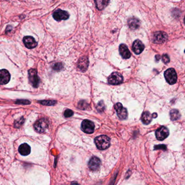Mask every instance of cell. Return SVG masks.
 I'll return each mask as SVG.
<instances>
[{
	"label": "cell",
	"instance_id": "obj_1",
	"mask_svg": "<svg viewBox=\"0 0 185 185\" xmlns=\"http://www.w3.org/2000/svg\"><path fill=\"white\" fill-rule=\"evenodd\" d=\"M95 144L99 150L107 149L110 145V139L106 135H101L96 137Z\"/></svg>",
	"mask_w": 185,
	"mask_h": 185
},
{
	"label": "cell",
	"instance_id": "obj_2",
	"mask_svg": "<svg viewBox=\"0 0 185 185\" xmlns=\"http://www.w3.org/2000/svg\"><path fill=\"white\" fill-rule=\"evenodd\" d=\"M48 127L49 122L46 119H40L34 125L35 130L38 133H45L48 129Z\"/></svg>",
	"mask_w": 185,
	"mask_h": 185
},
{
	"label": "cell",
	"instance_id": "obj_3",
	"mask_svg": "<svg viewBox=\"0 0 185 185\" xmlns=\"http://www.w3.org/2000/svg\"><path fill=\"white\" fill-rule=\"evenodd\" d=\"M164 76L166 80L169 84H174L177 82V75L174 69L172 68L168 69L165 71Z\"/></svg>",
	"mask_w": 185,
	"mask_h": 185
},
{
	"label": "cell",
	"instance_id": "obj_4",
	"mask_svg": "<svg viewBox=\"0 0 185 185\" xmlns=\"http://www.w3.org/2000/svg\"><path fill=\"white\" fill-rule=\"evenodd\" d=\"M29 81L33 87H38L39 85V78L37 74V71L34 69H30L28 71Z\"/></svg>",
	"mask_w": 185,
	"mask_h": 185
},
{
	"label": "cell",
	"instance_id": "obj_5",
	"mask_svg": "<svg viewBox=\"0 0 185 185\" xmlns=\"http://www.w3.org/2000/svg\"><path fill=\"white\" fill-rule=\"evenodd\" d=\"M123 77L119 73L115 72L111 74L108 78V82L110 84L117 85L122 82Z\"/></svg>",
	"mask_w": 185,
	"mask_h": 185
},
{
	"label": "cell",
	"instance_id": "obj_6",
	"mask_svg": "<svg viewBox=\"0 0 185 185\" xmlns=\"http://www.w3.org/2000/svg\"><path fill=\"white\" fill-rule=\"evenodd\" d=\"M82 130L87 134H92L95 130V124L88 119H85L82 123Z\"/></svg>",
	"mask_w": 185,
	"mask_h": 185
},
{
	"label": "cell",
	"instance_id": "obj_7",
	"mask_svg": "<svg viewBox=\"0 0 185 185\" xmlns=\"http://www.w3.org/2000/svg\"><path fill=\"white\" fill-rule=\"evenodd\" d=\"M168 35L162 31H159L154 33L153 36V41L155 44H163L167 40Z\"/></svg>",
	"mask_w": 185,
	"mask_h": 185
},
{
	"label": "cell",
	"instance_id": "obj_8",
	"mask_svg": "<svg viewBox=\"0 0 185 185\" xmlns=\"http://www.w3.org/2000/svg\"><path fill=\"white\" fill-rule=\"evenodd\" d=\"M115 108L119 119L123 120L127 119L128 111L127 109L124 108L121 103H117L115 105Z\"/></svg>",
	"mask_w": 185,
	"mask_h": 185
},
{
	"label": "cell",
	"instance_id": "obj_9",
	"mask_svg": "<svg viewBox=\"0 0 185 185\" xmlns=\"http://www.w3.org/2000/svg\"><path fill=\"white\" fill-rule=\"evenodd\" d=\"M69 14L66 11L58 9L56 10L53 15V18L57 21L61 20H66L69 18Z\"/></svg>",
	"mask_w": 185,
	"mask_h": 185
},
{
	"label": "cell",
	"instance_id": "obj_10",
	"mask_svg": "<svg viewBox=\"0 0 185 185\" xmlns=\"http://www.w3.org/2000/svg\"><path fill=\"white\" fill-rule=\"evenodd\" d=\"M169 135V130L166 127H161L156 131V137L159 141H163Z\"/></svg>",
	"mask_w": 185,
	"mask_h": 185
},
{
	"label": "cell",
	"instance_id": "obj_11",
	"mask_svg": "<svg viewBox=\"0 0 185 185\" xmlns=\"http://www.w3.org/2000/svg\"><path fill=\"white\" fill-rule=\"evenodd\" d=\"M101 161L100 159L96 157L93 156L90 160L88 166L89 168L92 171H96L98 170L99 167L101 166Z\"/></svg>",
	"mask_w": 185,
	"mask_h": 185
},
{
	"label": "cell",
	"instance_id": "obj_12",
	"mask_svg": "<svg viewBox=\"0 0 185 185\" xmlns=\"http://www.w3.org/2000/svg\"><path fill=\"white\" fill-rule=\"evenodd\" d=\"M10 73L8 71L5 69L0 70V84H6L10 81Z\"/></svg>",
	"mask_w": 185,
	"mask_h": 185
},
{
	"label": "cell",
	"instance_id": "obj_13",
	"mask_svg": "<svg viewBox=\"0 0 185 185\" xmlns=\"http://www.w3.org/2000/svg\"><path fill=\"white\" fill-rule=\"evenodd\" d=\"M133 50L136 55H140L143 52L145 49V45L139 40H135L133 45Z\"/></svg>",
	"mask_w": 185,
	"mask_h": 185
},
{
	"label": "cell",
	"instance_id": "obj_14",
	"mask_svg": "<svg viewBox=\"0 0 185 185\" xmlns=\"http://www.w3.org/2000/svg\"><path fill=\"white\" fill-rule=\"evenodd\" d=\"M24 43L27 48L32 49L37 46V42L32 36H25L24 38Z\"/></svg>",
	"mask_w": 185,
	"mask_h": 185
},
{
	"label": "cell",
	"instance_id": "obj_15",
	"mask_svg": "<svg viewBox=\"0 0 185 185\" xmlns=\"http://www.w3.org/2000/svg\"><path fill=\"white\" fill-rule=\"evenodd\" d=\"M89 61L88 58L86 56H83L79 60L78 63V67L82 72H85L87 70L89 66Z\"/></svg>",
	"mask_w": 185,
	"mask_h": 185
},
{
	"label": "cell",
	"instance_id": "obj_16",
	"mask_svg": "<svg viewBox=\"0 0 185 185\" xmlns=\"http://www.w3.org/2000/svg\"><path fill=\"white\" fill-rule=\"evenodd\" d=\"M119 50L121 56L124 59H129L130 58L131 53L128 47L124 44H121L119 46Z\"/></svg>",
	"mask_w": 185,
	"mask_h": 185
},
{
	"label": "cell",
	"instance_id": "obj_17",
	"mask_svg": "<svg viewBox=\"0 0 185 185\" xmlns=\"http://www.w3.org/2000/svg\"><path fill=\"white\" fill-rule=\"evenodd\" d=\"M18 152L21 155L23 156H27L30 154L31 152L30 147L27 143H23L18 147Z\"/></svg>",
	"mask_w": 185,
	"mask_h": 185
},
{
	"label": "cell",
	"instance_id": "obj_18",
	"mask_svg": "<svg viewBox=\"0 0 185 185\" xmlns=\"http://www.w3.org/2000/svg\"><path fill=\"white\" fill-rule=\"evenodd\" d=\"M128 26L132 30H136L140 27V21L139 19L135 18H131L128 20Z\"/></svg>",
	"mask_w": 185,
	"mask_h": 185
},
{
	"label": "cell",
	"instance_id": "obj_19",
	"mask_svg": "<svg viewBox=\"0 0 185 185\" xmlns=\"http://www.w3.org/2000/svg\"><path fill=\"white\" fill-rule=\"evenodd\" d=\"M153 119L152 115L148 111H145L143 113L141 117V120L145 124H149Z\"/></svg>",
	"mask_w": 185,
	"mask_h": 185
},
{
	"label": "cell",
	"instance_id": "obj_20",
	"mask_svg": "<svg viewBox=\"0 0 185 185\" xmlns=\"http://www.w3.org/2000/svg\"><path fill=\"white\" fill-rule=\"evenodd\" d=\"M180 114L177 109H173L170 112V117L172 121H177L180 118Z\"/></svg>",
	"mask_w": 185,
	"mask_h": 185
},
{
	"label": "cell",
	"instance_id": "obj_21",
	"mask_svg": "<svg viewBox=\"0 0 185 185\" xmlns=\"http://www.w3.org/2000/svg\"><path fill=\"white\" fill-rule=\"evenodd\" d=\"M109 2V1H96L95 3H96L97 8L98 9L102 10L107 7Z\"/></svg>",
	"mask_w": 185,
	"mask_h": 185
},
{
	"label": "cell",
	"instance_id": "obj_22",
	"mask_svg": "<svg viewBox=\"0 0 185 185\" xmlns=\"http://www.w3.org/2000/svg\"><path fill=\"white\" fill-rule=\"evenodd\" d=\"M78 107L81 110H88L90 108V105L86 101L82 100L79 102Z\"/></svg>",
	"mask_w": 185,
	"mask_h": 185
},
{
	"label": "cell",
	"instance_id": "obj_23",
	"mask_svg": "<svg viewBox=\"0 0 185 185\" xmlns=\"http://www.w3.org/2000/svg\"><path fill=\"white\" fill-rule=\"evenodd\" d=\"M104 103L103 102V101H102L99 102L97 106V110L99 113H102L104 110Z\"/></svg>",
	"mask_w": 185,
	"mask_h": 185
},
{
	"label": "cell",
	"instance_id": "obj_24",
	"mask_svg": "<svg viewBox=\"0 0 185 185\" xmlns=\"http://www.w3.org/2000/svg\"><path fill=\"white\" fill-rule=\"evenodd\" d=\"M40 103L41 104H42V105H49V106H50V105H54L56 104V102L55 101H50V100H49V101H40Z\"/></svg>",
	"mask_w": 185,
	"mask_h": 185
},
{
	"label": "cell",
	"instance_id": "obj_25",
	"mask_svg": "<svg viewBox=\"0 0 185 185\" xmlns=\"http://www.w3.org/2000/svg\"><path fill=\"white\" fill-rule=\"evenodd\" d=\"M24 117H21L20 119H19L18 120L15 121V127L16 128H19L20 127L23 123H24Z\"/></svg>",
	"mask_w": 185,
	"mask_h": 185
},
{
	"label": "cell",
	"instance_id": "obj_26",
	"mask_svg": "<svg viewBox=\"0 0 185 185\" xmlns=\"http://www.w3.org/2000/svg\"><path fill=\"white\" fill-rule=\"evenodd\" d=\"M65 117L66 118H69L71 117V116H72L73 115V111L70 109H67L65 111L64 114Z\"/></svg>",
	"mask_w": 185,
	"mask_h": 185
},
{
	"label": "cell",
	"instance_id": "obj_27",
	"mask_svg": "<svg viewBox=\"0 0 185 185\" xmlns=\"http://www.w3.org/2000/svg\"><path fill=\"white\" fill-rule=\"evenodd\" d=\"M16 104H18L28 105L30 104V102L28 101V100L23 99V100H18V101H16Z\"/></svg>",
	"mask_w": 185,
	"mask_h": 185
},
{
	"label": "cell",
	"instance_id": "obj_28",
	"mask_svg": "<svg viewBox=\"0 0 185 185\" xmlns=\"http://www.w3.org/2000/svg\"><path fill=\"white\" fill-rule=\"evenodd\" d=\"M162 59L163 62L165 63V64H167L168 63H169L170 59H169V56L166 54L163 55L162 56Z\"/></svg>",
	"mask_w": 185,
	"mask_h": 185
},
{
	"label": "cell",
	"instance_id": "obj_29",
	"mask_svg": "<svg viewBox=\"0 0 185 185\" xmlns=\"http://www.w3.org/2000/svg\"><path fill=\"white\" fill-rule=\"evenodd\" d=\"M55 70L59 71L62 69V65L61 63H56L53 66Z\"/></svg>",
	"mask_w": 185,
	"mask_h": 185
},
{
	"label": "cell",
	"instance_id": "obj_30",
	"mask_svg": "<svg viewBox=\"0 0 185 185\" xmlns=\"http://www.w3.org/2000/svg\"><path fill=\"white\" fill-rule=\"evenodd\" d=\"M155 149H166V147L165 145H156V147H154Z\"/></svg>",
	"mask_w": 185,
	"mask_h": 185
},
{
	"label": "cell",
	"instance_id": "obj_31",
	"mask_svg": "<svg viewBox=\"0 0 185 185\" xmlns=\"http://www.w3.org/2000/svg\"><path fill=\"white\" fill-rule=\"evenodd\" d=\"M155 58H156V61H158L161 59V56L160 55H156V56H155Z\"/></svg>",
	"mask_w": 185,
	"mask_h": 185
},
{
	"label": "cell",
	"instance_id": "obj_32",
	"mask_svg": "<svg viewBox=\"0 0 185 185\" xmlns=\"http://www.w3.org/2000/svg\"><path fill=\"white\" fill-rule=\"evenodd\" d=\"M152 116H153V118H156L157 116V114L156 113H154L152 114Z\"/></svg>",
	"mask_w": 185,
	"mask_h": 185
}]
</instances>
